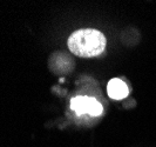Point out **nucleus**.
<instances>
[{
	"instance_id": "obj_1",
	"label": "nucleus",
	"mask_w": 156,
	"mask_h": 147,
	"mask_svg": "<svg viewBox=\"0 0 156 147\" xmlns=\"http://www.w3.org/2000/svg\"><path fill=\"white\" fill-rule=\"evenodd\" d=\"M67 45L73 54L82 58H93L105 51L107 40L103 33L98 30L82 28L70 34Z\"/></svg>"
},
{
	"instance_id": "obj_2",
	"label": "nucleus",
	"mask_w": 156,
	"mask_h": 147,
	"mask_svg": "<svg viewBox=\"0 0 156 147\" xmlns=\"http://www.w3.org/2000/svg\"><path fill=\"white\" fill-rule=\"evenodd\" d=\"M70 108L79 116L89 114L92 116H99L102 114V105L92 97H74L70 100Z\"/></svg>"
},
{
	"instance_id": "obj_3",
	"label": "nucleus",
	"mask_w": 156,
	"mask_h": 147,
	"mask_svg": "<svg viewBox=\"0 0 156 147\" xmlns=\"http://www.w3.org/2000/svg\"><path fill=\"white\" fill-rule=\"evenodd\" d=\"M107 93L112 99L114 100H121L125 99L126 97L129 94V88L125 81L121 79H112L108 85H107Z\"/></svg>"
}]
</instances>
